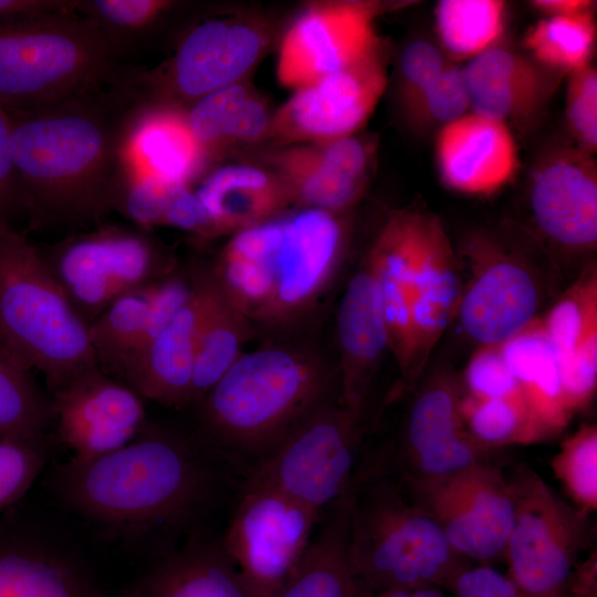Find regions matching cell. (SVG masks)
<instances>
[{
  "mask_svg": "<svg viewBox=\"0 0 597 597\" xmlns=\"http://www.w3.org/2000/svg\"><path fill=\"white\" fill-rule=\"evenodd\" d=\"M462 387L438 375L412 396L398 441L385 447L389 465L401 483L446 478L493 461L491 449L468 432L461 416Z\"/></svg>",
  "mask_w": 597,
  "mask_h": 597,
  "instance_id": "9a60e30c",
  "label": "cell"
},
{
  "mask_svg": "<svg viewBox=\"0 0 597 597\" xmlns=\"http://www.w3.org/2000/svg\"><path fill=\"white\" fill-rule=\"evenodd\" d=\"M511 127L469 112L436 133L434 158L441 182L470 196H488L515 177L520 160Z\"/></svg>",
  "mask_w": 597,
  "mask_h": 597,
  "instance_id": "7402d4cb",
  "label": "cell"
},
{
  "mask_svg": "<svg viewBox=\"0 0 597 597\" xmlns=\"http://www.w3.org/2000/svg\"><path fill=\"white\" fill-rule=\"evenodd\" d=\"M551 465L573 505L589 515L596 512L597 426H580L564 440Z\"/></svg>",
  "mask_w": 597,
  "mask_h": 597,
  "instance_id": "60d3db41",
  "label": "cell"
},
{
  "mask_svg": "<svg viewBox=\"0 0 597 597\" xmlns=\"http://www.w3.org/2000/svg\"><path fill=\"white\" fill-rule=\"evenodd\" d=\"M472 277L463 286L457 317L480 346L501 345L536 320L543 295L531 264L488 233L465 242Z\"/></svg>",
  "mask_w": 597,
  "mask_h": 597,
  "instance_id": "ac0fdd59",
  "label": "cell"
},
{
  "mask_svg": "<svg viewBox=\"0 0 597 597\" xmlns=\"http://www.w3.org/2000/svg\"><path fill=\"white\" fill-rule=\"evenodd\" d=\"M595 1L591 0H532L530 7L542 15V18L551 17H568L583 13L594 12Z\"/></svg>",
  "mask_w": 597,
  "mask_h": 597,
  "instance_id": "11a10c76",
  "label": "cell"
},
{
  "mask_svg": "<svg viewBox=\"0 0 597 597\" xmlns=\"http://www.w3.org/2000/svg\"><path fill=\"white\" fill-rule=\"evenodd\" d=\"M218 235L271 220L286 212L292 197L271 169L247 164L221 166L197 190Z\"/></svg>",
  "mask_w": 597,
  "mask_h": 597,
  "instance_id": "4316f807",
  "label": "cell"
},
{
  "mask_svg": "<svg viewBox=\"0 0 597 597\" xmlns=\"http://www.w3.org/2000/svg\"><path fill=\"white\" fill-rule=\"evenodd\" d=\"M452 62L438 43L418 38L400 51L396 65V97L399 109L415 100Z\"/></svg>",
  "mask_w": 597,
  "mask_h": 597,
  "instance_id": "bcb514c9",
  "label": "cell"
},
{
  "mask_svg": "<svg viewBox=\"0 0 597 597\" xmlns=\"http://www.w3.org/2000/svg\"><path fill=\"white\" fill-rule=\"evenodd\" d=\"M7 112L11 157L33 224H101L136 164L143 125L115 83Z\"/></svg>",
  "mask_w": 597,
  "mask_h": 597,
  "instance_id": "7a4b0ae2",
  "label": "cell"
},
{
  "mask_svg": "<svg viewBox=\"0 0 597 597\" xmlns=\"http://www.w3.org/2000/svg\"><path fill=\"white\" fill-rule=\"evenodd\" d=\"M461 416L471 437L491 450L546 438L524 397L479 399L463 394Z\"/></svg>",
  "mask_w": 597,
  "mask_h": 597,
  "instance_id": "8d00e7d4",
  "label": "cell"
},
{
  "mask_svg": "<svg viewBox=\"0 0 597 597\" xmlns=\"http://www.w3.org/2000/svg\"><path fill=\"white\" fill-rule=\"evenodd\" d=\"M205 303L193 369L191 406L199 402L242 354L252 336V321L203 269Z\"/></svg>",
  "mask_w": 597,
  "mask_h": 597,
  "instance_id": "4dcf8cb0",
  "label": "cell"
},
{
  "mask_svg": "<svg viewBox=\"0 0 597 597\" xmlns=\"http://www.w3.org/2000/svg\"><path fill=\"white\" fill-rule=\"evenodd\" d=\"M400 484L460 556L480 565L504 559L515 506L502 467L489 461L446 478Z\"/></svg>",
  "mask_w": 597,
  "mask_h": 597,
  "instance_id": "4fadbf2b",
  "label": "cell"
},
{
  "mask_svg": "<svg viewBox=\"0 0 597 597\" xmlns=\"http://www.w3.org/2000/svg\"><path fill=\"white\" fill-rule=\"evenodd\" d=\"M60 12H75L74 0H0V23Z\"/></svg>",
  "mask_w": 597,
  "mask_h": 597,
  "instance_id": "f5cc1de1",
  "label": "cell"
},
{
  "mask_svg": "<svg viewBox=\"0 0 597 597\" xmlns=\"http://www.w3.org/2000/svg\"><path fill=\"white\" fill-rule=\"evenodd\" d=\"M558 358L569 355L590 333L597 331V272L590 265L542 318Z\"/></svg>",
  "mask_w": 597,
  "mask_h": 597,
  "instance_id": "f35d334b",
  "label": "cell"
},
{
  "mask_svg": "<svg viewBox=\"0 0 597 597\" xmlns=\"http://www.w3.org/2000/svg\"><path fill=\"white\" fill-rule=\"evenodd\" d=\"M463 383L465 394L479 399L524 397L501 345L480 346L467 365Z\"/></svg>",
  "mask_w": 597,
  "mask_h": 597,
  "instance_id": "7dc6e473",
  "label": "cell"
},
{
  "mask_svg": "<svg viewBox=\"0 0 597 597\" xmlns=\"http://www.w3.org/2000/svg\"><path fill=\"white\" fill-rule=\"evenodd\" d=\"M506 18L502 0H441L434 9L438 44L452 63L469 62L502 42Z\"/></svg>",
  "mask_w": 597,
  "mask_h": 597,
  "instance_id": "836d02e7",
  "label": "cell"
},
{
  "mask_svg": "<svg viewBox=\"0 0 597 597\" xmlns=\"http://www.w3.org/2000/svg\"><path fill=\"white\" fill-rule=\"evenodd\" d=\"M283 214L233 233L210 269L221 289L252 323L272 292Z\"/></svg>",
  "mask_w": 597,
  "mask_h": 597,
  "instance_id": "f1b7e54d",
  "label": "cell"
},
{
  "mask_svg": "<svg viewBox=\"0 0 597 597\" xmlns=\"http://www.w3.org/2000/svg\"><path fill=\"white\" fill-rule=\"evenodd\" d=\"M388 83L387 56L381 44L352 65L293 91L272 113L266 137L284 146L358 134Z\"/></svg>",
  "mask_w": 597,
  "mask_h": 597,
  "instance_id": "2e32d148",
  "label": "cell"
},
{
  "mask_svg": "<svg viewBox=\"0 0 597 597\" xmlns=\"http://www.w3.org/2000/svg\"><path fill=\"white\" fill-rule=\"evenodd\" d=\"M339 390L310 412L244 483L274 489L323 513L347 495L365 449L363 417Z\"/></svg>",
  "mask_w": 597,
  "mask_h": 597,
  "instance_id": "ba28073f",
  "label": "cell"
},
{
  "mask_svg": "<svg viewBox=\"0 0 597 597\" xmlns=\"http://www.w3.org/2000/svg\"><path fill=\"white\" fill-rule=\"evenodd\" d=\"M268 43L254 22L234 17L201 20L180 35L163 65L128 71L117 87L143 119L161 111L185 112L201 97L243 82Z\"/></svg>",
  "mask_w": 597,
  "mask_h": 597,
  "instance_id": "52a82bcc",
  "label": "cell"
},
{
  "mask_svg": "<svg viewBox=\"0 0 597 597\" xmlns=\"http://www.w3.org/2000/svg\"><path fill=\"white\" fill-rule=\"evenodd\" d=\"M409 128L436 130L471 112L470 93L461 65L449 64L415 100L399 109Z\"/></svg>",
  "mask_w": 597,
  "mask_h": 597,
  "instance_id": "ab89813d",
  "label": "cell"
},
{
  "mask_svg": "<svg viewBox=\"0 0 597 597\" xmlns=\"http://www.w3.org/2000/svg\"><path fill=\"white\" fill-rule=\"evenodd\" d=\"M57 509L102 541L149 562L228 516L243 475L197 431L148 420L128 444L46 468Z\"/></svg>",
  "mask_w": 597,
  "mask_h": 597,
  "instance_id": "6da1fadb",
  "label": "cell"
},
{
  "mask_svg": "<svg viewBox=\"0 0 597 597\" xmlns=\"http://www.w3.org/2000/svg\"><path fill=\"white\" fill-rule=\"evenodd\" d=\"M322 513L243 482L220 540L252 597H272L304 556Z\"/></svg>",
  "mask_w": 597,
  "mask_h": 597,
  "instance_id": "7c38bea8",
  "label": "cell"
},
{
  "mask_svg": "<svg viewBox=\"0 0 597 597\" xmlns=\"http://www.w3.org/2000/svg\"><path fill=\"white\" fill-rule=\"evenodd\" d=\"M0 597H112L74 532L23 499L0 513Z\"/></svg>",
  "mask_w": 597,
  "mask_h": 597,
  "instance_id": "8fae6325",
  "label": "cell"
},
{
  "mask_svg": "<svg viewBox=\"0 0 597 597\" xmlns=\"http://www.w3.org/2000/svg\"><path fill=\"white\" fill-rule=\"evenodd\" d=\"M0 335L40 371L50 394L97 366L88 325L48 266L40 248L0 222Z\"/></svg>",
  "mask_w": 597,
  "mask_h": 597,
  "instance_id": "5b68a950",
  "label": "cell"
},
{
  "mask_svg": "<svg viewBox=\"0 0 597 597\" xmlns=\"http://www.w3.org/2000/svg\"><path fill=\"white\" fill-rule=\"evenodd\" d=\"M252 93L243 82L235 83L201 97L184 112L186 125L207 161L227 145L229 132Z\"/></svg>",
  "mask_w": 597,
  "mask_h": 597,
  "instance_id": "b9f144b4",
  "label": "cell"
},
{
  "mask_svg": "<svg viewBox=\"0 0 597 597\" xmlns=\"http://www.w3.org/2000/svg\"><path fill=\"white\" fill-rule=\"evenodd\" d=\"M376 145L358 134L315 143L284 145L266 160L293 203L345 214L367 189Z\"/></svg>",
  "mask_w": 597,
  "mask_h": 597,
  "instance_id": "44dd1931",
  "label": "cell"
},
{
  "mask_svg": "<svg viewBox=\"0 0 597 597\" xmlns=\"http://www.w3.org/2000/svg\"><path fill=\"white\" fill-rule=\"evenodd\" d=\"M501 350L545 437L561 431L572 415L564 402L559 358L542 318L501 344Z\"/></svg>",
  "mask_w": 597,
  "mask_h": 597,
  "instance_id": "f546056e",
  "label": "cell"
},
{
  "mask_svg": "<svg viewBox=\"0 0 597 597\" xmlns=\"http://www.w3.org/2000/svg\"><path fill=\"white\" fill-rule=\"evenodd\" d=\"M50 396L56 438L77 459H93L123 448L149 420L144 399L98 366Z\"/></svg>",
  "mask_w": 597,
  "mask_h": 597,
  "instance_id": "ffe728a7",
  "label": "cell"
},
{
  "mask_svg": "<svg viewBox=\"0 0 597 597\" xmlns=\"http://www.w3.org/2000/svg\"><path fill=\"white\" fill-rule=\"evenodd\" d=\"M385 7L373 0L308 4L282 36L275 65L279 83L293 92L373 52L383 44L376 22Z\"/></svg>",
  "mask_w": 597,
  "mask_h": 597,
  "instance_id": "e0dca14e",
  "label": "cell"
},
{
  "mask_svg": "<svg viewBox=\"0 0 597 597\" xmlns=\"http://www.w3.org/2000/svg\"><path fill=\"white\" fill-rule=\"evenodd\" d=\"M161 224L178 228L200 237L218 235L211 218L196 192L188 186L174 193L165 209Z\"/></svg>",
  "mask_w": 597,
  "mask_h": 597,
  "instance_id": "816d5d0a",
  "label": "cell"
},
{
  "mask_svg": "<svg viewBox=\"0 0 597 597\" xmlns=\"http://www.w3.org/2000/svg\"><path fill=\"white\" fill-rule=\"evenodd\" d=\"M449 590L457 597H528L507 575L489 565H469L457 575Z\"/></svg>",
  "mask_w": 597,
  "mask_h": 597,
  "instance_id": "f907efd6",
  "label": "cell"
},
{
  "mask_svg": "<svg viewBox=\"0 0 597 597\" xmlns=\"http://www.w3.org/2000/svg\"><path fill=\"white\" fill-rule=\"evenodd\" d=\"M565 119L573 143L597 150V70L590 63L566 75Z\"/></svg>",
  "mask_w": 597,
  "mask_h": 597,
  "instance_id": "f6af8a7d",
  "label": "cell"
},
{
  "mask_svg": "<svg viewBox=\"0 0 597 597\" xmlns=\"http://www.w3.org/2000/svg\"><path fill=\"white\" fill-rule=\"evenodd\" d=\"M337 339L341 398L348 407L365 410L379 359L388 349L381 290L367 259L349 277L342 296Z\"/></svg>",
  "mask_w": 597,
  "mask_h": 597,
  "instance_id": "cb8c5ba5",
  "label": "cell"
},
{
  "mask_svg": "<svg viewBox=\"0 0 597 597\" xmlns=\"http://www.w3.org/2000/svg\"><path fill=\"white\" fill-rule=\"evenodd\" d=\"M54 425L51 396L0 335V440L45 436Z\"/></svg>",
  "mask_w": 597,
  "mask_h": 597,
  "instance_id": "d6a6232c",
  "label": "cell"
},
{
  "mask_svg": "<svg viewBox=\"0 0 597 597\" xmlns=\"http://www.w3.org/2000/svg\"><path fill=\"white\" fill-rule=\"evenodd\" d=\"M154 283L122 294L88 325L97 366L118 380L144 331Z\"/></svg>",
  "mask_w": 597,
  "mask_h": 597,
  "instance_id": "e575fe53",
  "label": "cell"
},
{
  "mask_svg": "<svg viewBox=\"0 0 597 597\" xmlns=\"http://www.w3.org/2000/svg\"><path fill=\"white\" fill-rule=\"evenodd\" d=\"M559 84L495 81L467 85L471 112L522 129L540 119Z\"/></svg>",
  "mask_w": 597,
  "mask_h": 597,
  "instance_id": "74e56055",
  "label": "cell"
},
{
  "mask_svg": "<svg viewBox=\"0 0 597 597\" xmlns=\"http://www.w3.org/2000/svg\"><path fill=\"white\" fill-rule=\"evenodd\" d=\"M412 597H444L440 587L428 586L417 589H411Z\"/></svg>",
  "mask_w": 597,
  "mask_h": 597,
  "instance_id": "9f6ffc18",
  "label": "cell"
},
{
  "mask_svg": "<svg viewBox=\"0 0 597 597\" xmlns=\"http://www.w3.org/2000/svg\"><path fill=\"white\" fill-rule=\"evenodd\" d=\"M22 212L28 206L11 157L9 114L0 105V222L12 224Z\"/></svg>",
  "mask_w": 597,
  "mask_h": 597,
  "instance_id": "681fc988",
  "label": "cell"
},
{
  "mask_svg": "<svg viewBox=\"0 0 597 597\" xmlns=\"http://www.w3.org/2000/svg\"><path fill=\"white\" fill-rule=\"evenodd\" d=\"M343 217L313 208L282 216L272 292L253 325L290 329L314 310L343 259L347 241Z\"/></svg>",
  "mask_w": 597,
  "mask_h": 597,
  "instance_id": "5bb4252c",
  "label": "cell"
},
{
  "mask_svg": "<svg viewBox=\"0 0 597 597\" xmlns=\"http://www.w3.org/2000/svg\"><path fill=\"white\" fill-rule=\"evenodd\" d=\"M566 593L568 597H597L596 548L587 559L574 566L566 583Z\"/></svg>",
  "mask_w": 597,
  "mask_h": 597,
  "instance_id": "db71d44e",
  "label": "cell"
},
{
  "mask_svg": "<svg viewBox=\"0 0 597 597\" xmlns=\"http://www.w3.org/2000/svg\"><path fill=\"white\" fill-rule=\"evenodd\" d=\"M337 390L336 368L315 348L261 347L242 353L195 405L196 429L245 479Z\"/></svg>",
  "mask_w": 597,
  "mask_h": 597,
  "instance_id": "3957f363",
  "label": "cell"
},
{
  "mask_svg": "<svg viewBox=\"0 0 597 597\" xmlns=\"http://www.w3.org/2000/svg\"><path fill=\"white\" fill-rule=\"evenodd\" d=\"M504 474L515 506L506 575L528 597H568V576L595 531L590 515L566 503L524 464Z\"/></svg>",
  "mask_w": 597,
  "mask_h": 597,
  "instance_id": "9c48e42d",
  "label": "cell"
},
{
  "mask_svg": "<svg viewBox=\"0 0 597 597\" xmlns=\"http://www.w3.org/2000/svg\"><path fill=\"white\" fill-rule=\"evenodd\" d=\"M462 291L460 266L450 239L440 219L425 209L410 286L412 383L420 379L436 344L457 317Z\"/></svg>",
  "mask_w": 597,
  "mask_h": 597,
  "instance_id": "603a6c76",
  "label": "cell"
},
{
  "mask_svg": "<svg viewBox=\"0 0 597 597\" xmlns=\"http://www.w3.org/2000/svg\"><path fill=\"white\" fill-rule=\"evenodd\" d=\"M528 208L538 233L567 252L597 243V164L573 142L545 150L532 168Z\"/></svg>",
  "mask_w": 597,
  "mask_h": 597,
  "instance_id": "d6986e66",
  "label": "cell"
},
{
  "mask_svg": "<svg viewBox=\"0 0 597 597\" xmlns=\"http://www.w3.org/2000/svg\"><path fill=\"white\" fill-rule=\"evenodd\" d=\"M221 528L200 530L149 562L121 597H252L224 552Z\"/></svg>",
  "mask_w": 597,
  "mask_h": 597,
  "instance_id": "d4e9b609",
  "label": "cell"
},
{
  "mask_svg": "<svg viewBox=\"0 0 597 597\" xmlns=\"http://www.w3.org/2000/svg\"><path fill=\"white\" fill-rule=\"evenodd\" d=\"M346 501L348 559L371 595L428 586L449 589L471 565L454 552L439 524L411 501L383 448L365 447Z\"/></svg>",
  "mask_w": 597,
  "mask_h": 597,
  "instance_id": "277c9868",
  "label": "cell"
},
{
  "mask_svg": "<svg viewBox=\"0 0 597 597\" xmlns=\"http://www.w3.org/2000/svg\"><path fill=\"white\" fill-rule=\"evenodd\" d=\"M181 6L170 0H74L75 12L97 27L124 62L145 50Z\"/></svg>",
  "mask_w": 597,
  "mask_h": 597,
  "instance_id": "1f68e13d",
  "label": "cell"
},
{
  "mask_svg": "<svg viewBox=\"0 0 597 597\" xmlns=\"http://www.w3.org/2000/svg\"><path fill=\"white\" fill-rule=\"evenodd\" d=\"M594 12L541 18L523 35L532 59L564 76L591 63L596 43Z\"/></svg>",
  "mask_w": 597,
  "mask_h": 597,
  "instance_id": "d590c367",
  "label": "cell"
},
{
  "mask_svg": "<svg viewBox=\"0 0 597 597\" xmlns=\"http://www.w3.org/2000/svg\"><path fill=\"white\" fill-rule=\"evenodd\" d=\"M128 72L97 27L76 12L0 23V105L48 106Z\"/></svg>",
  "mask_w": 597,
  "mask_h": 597,
  "instance_id": "8992f818",
  "label": "cell"
},
{
  "mask_svg": "<svg viewBox=\"0 0 597 597\" xmlns=\"http://www.w3.org/2000/svg\"><path fill=\"white\" fill-rule=\"evenodd\" d=\"M52 441L50 434L0 440V513L27 498L49 467Z\"/></svg>",
  "mask_w": 597,
  "mask_h": 597,
  "instance_id": "7bdbcfd3",
  "label": "cell"
},
{
  "mask_svg": "<svg viewBox=\"0 0 597 597\" xmlns=\"http://www.w3.org/2000/svg\"><path fill=\"white\" fill-rule=\"evenodd\" d=\"M205 303L203 269H197L190 301L166 328L125 367L121 381L144 400L191 406L195 359Z\"/></svg>",
  "mask_w": 597,
  "mask_h": 597,
  "instance_id": "484cf974",
  "label": "cell"
},
{
  "mask_svg": "<svg viewBox=\"0 0 597 597\" xmlns=\"http://www.w3.org/2000/svg\"><path fill=\"white\" fill-rule=\"evenodd\" d=\"M467 84L516 81L534 84L561 83L563 74L548 70L528 54L503 42L488 49L462 66Z\"/></svg>",
  "mask_w": 597,
  "mask_h": 597,
  "instance_id": "ee69618b",
  "label": "cell"
},
{
  "mask_svg": "<svg viewBox=\"0 0 597 597\" xmlns=\"http://www.w3.org/2000/svg\"><path fill=\"white\" fill-rule=\"evenodd\" d=\"M40 250L87 325L122 294L156 282L176 266L147 229L137 226L101 223Z\"/></svg>",
  "mask_w": 597,
  "mask_h": 597,
  "instance_id": "30bf717a",
  "label": "cell"
},
{
  "mask_svg": "<svg viewBox=\"0 0 597 597\" xmlns=\"http://www.w3.org/2000/svg\"><path fill=\"white\" fill-rule=\"evenodd\" d=\"M565 407L570 415L587 406L597 386V331L586 336L573 352L559 359Z\"/></svg>",
  "mask_w": 597,
  "mask_h": 597,
  "instance_id": "c3c4849f",
  "label": "cell"
},
{
  "mask_svg": "<svg viewBox=\"0 0 597 597\" xmlns=\"http://www.w3.org/2000/svg\"><path fill=\"white\" fill-rule=\"evenodd\" d=\"M346 496L326 509L301 562L272 597H369L348 559Z\"/></svg>",
  "mask_w": 597,
  "mask_h": 597,
  "instance_id": "83f0119b",
  "label": "cell"
}]
</instances>
